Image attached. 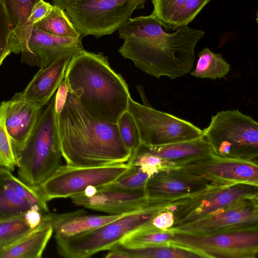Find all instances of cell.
I'll use <instances>...</instances> for the list:
<instances>
[{
    "label": "cell",
    "mask_w": 258,
    "mask_h": 258,
    "mask_svg": "<svg viewBox=\"0 0 258 258\" xmlns=\"http://www.w3.org/2000/svg\"><path fill=\"white\" fill-rule=\"evenodd\" d=\"M215 183H219L177 167H166L149 178L145 189L148 200L172 201L195 195Z\"/></svg>",
    "instance_id": "obj_15"
},
{
    "label": "cell",
    "mask_w": 258,
    "mask_h": 258,
    "mask_svg": "<svg viewBox=\"0 0 258 258\" xmlns=\"http://www.w3.org/2000/svg\"><path fill=\"white\" fill-rule=\"evenodd\" d=\"M146 0H80L66 13L82 37L110 35L144 8Z\"/></svg>",
    "instance_id": "obj_7"
},
{
    "label": "cell",
    "mask_w": 258,
    "mask_h": 258,
    "mask_svg": "<svg viewBox=\"0 0 258 258\" xmlns=\"http://www.w3.org/2000/svg\"><path fill=\"white\" fill-rule=\"evenodd\" d=\"M202 137L218 156L258 163V123L238 109L213 115Z\"/></svg>",
    "instance_id": "obj_6"
},
{
    "label": "cell",
    "mask_w": 258,
    "mask_h": 258,
    "mask_svg": "<svg viewBox=\"0 0 258 258\" xmlns=\"http://www.w3.org/2000/svg\"><path fill=\"white\" fill-rule=\"evenodd\" d=\"M166 167H177L223 184L249 183L258 185V163L215 155L184 160Z\"/></svg>",
    "instance_id": "obj_13"
},
{
    "label": "cell",
    "mask_w": 258,
    "mask_h": 258,
    "mask_svg": "<svg viewBox=\"0 0 258 258\" xmlns=\"http://www.w3.org/2000/svg\"><path fill=\"white\" fill-rule=\"evenodd\" d=\"M116 123L123 144L132 153L141 144L139 130L133 116L127 110L121 114Z\"/></svg>",
    "instance_id": "obj_32"
},
{
    "label": "cell",
    "mask_w": 258,
    "mask_h": 258,
    "mask_svg": "<svg viewBox=\"0 0 258 258\" xmlns=\"http://www.w3.org/2000/svg\"><path fill=\"white\" fill-rule=\"evenodd\" d=\"M12 171L0 167V220L19 217L30 210H38L43 214L49 213L46 201L33 188Z\"/></svg>",
    "instance_id": "obj_16"
},
{
    "label": "cell",
    "mask_w": 258,
    "mask_h": 258,
    "mask_svg": "<svg viewBox=\"0 0 258 258\" xmlns=\"http://www.w3.org/2000/svg\"><path fill=\"white\" fill-rule=\"evenodd\" d=\"M174 221V216L172 212L163 210L153 218L151 224L159 229L166 231L173 226Z\"/></svg>",
    "instance_id": "obj_36"
},
{
    "label": "cell",
    "mask_w": 258,
    "mask_h": 258,
    "mask_svg": "<svg viewBox=\"0 0 258 258\" xmlns=\"http://www.w3.org/2000/svg\"><path fill=\"white\" fill-rule=\"evenodd\" d=\"M126 214L92 215L81 209L61 214L49 213L48 216L55 237H65L75 236L98 228Z\"/></svg>",
    "instance_id": "obj_21"
},
{
    "label": "cell",
    "mask_w": 258,
    "mask_h": 258,
    "mask_svg": "<svg viewBox=\"0 0 258 258\" xmlns=\"http://www.w3.org/2000/svg\"><path fill=\"white\" fill-rule=\"evenodd\" d=\"M120 54L157 79L180 78L191 71L195 47L205 32L165 23L151 14L130 18L118 29Z\"/></svg>",
    "instance_id": "obj_1"
},
{
    "label": "cell",
    "mask_w": 258,
    "mask_h": 258,
    "mask_svg": "<svg viewBox=\"0 0 258 258\" xmlns=\"http://www.w3.org/2000/svg\"><path fill=\"white\" fill-rule=\"evenodd\" d=\"M128 167L125 163L95 167L60 165L37 189L47 202L70 198L82 192L88 187H99L112 183Z\"/></svg>",
    "instance_id": "obj_11"
},
{
    "label": "cell",
    "mask_w": 258,
    "mask_h": 258,
    "mask_svg": "<svg viewBox=\"0 0 258 258\" xmlns=\"http://www.w3.org/2000/svg\"><path fill=\"white\" fill-rule=\"evenodd\" d=\"M33 27L60 37L78 38L82 36L71 23L66 12L54 6L50 14L36 23Z\"/></svg>",
    "instance_id": "obj_27"
},
{
    "label": "cell",
    "mask_w": 258,
    "mask_h": 258,
    "mask_svg": "<svg viewBox=\"0 0 258 258\" xmlns=\"http://www.w3.org/2000/svg\"><path fill=\"white\" fill-rule=\"evenodd\" d=\"M169 202L149 200L144 207L98 228L71 237H55L58 254L65 258H87L109 250L131 233L151 224Z\"/></svg>",
    "instance_id": "obj_5"
},
{
    "label": "cell",
    "mask_w": 258,
    "mask_h": 258,
    "mask_svg": "<svg viewBox=\"0 0 258 258\" xmlns=\"http://www.w3.org/2000/svg\"><path fill=\"white\" fill-rule=\"evenodd\" d=\"M64 79L69 92L94 118L116 123L127 110L131 97L128 85L102 53L84 49L75 55L67 67Z\"/></svg>",
    "instance_id": "obj_3"
},
{
    "label": "cell",
    "mask_w": 258,
    "mask_h": 258,
    "mask_svg": "<svg viewBox=\"0 0 258 258\" xmlns=\"http://www.w3.org/2000/svg\"><path fill=\"white\" fill-rule=\"evenodd\" d=\"M127 111L138 126L141 143L150 146L192 140L203 131L191 122L168 113L128 100Z\"/></svg>",
    "instance_id": "obj_10"
},
{
    "label": "cell",
    "mask_w": 258,
    "mask_h": 258,
    "mask_svg": "<svg viewBox=\"0 0 258 258\" xmlns=\"http://www.w3.org/2000/svg\"><path fill=\"white\" fill-rule=\"evenodd\" d=\"M168 243L195 251L202 258H256L258 229L206 235L172 232Z\"/></svg>",
    "instance_id": "obj_9"
},
{
    "label": "cell",
    "mask_w": 258,
    "mask_h": 258,
    "mask_svg": "<svg viewBox=\"0 0 258 258\" xmlns=\"http://www.w3.org/2000/svg\"><path fill=\"white\" fill-rule=\"evenodd\" d=\"M113 247L123 253L126 258L202 257L200 254L194 251L169 243L156 244L137 248H127L118 243Z\"/></svg>",
    "instance_id": "obj_25"
},
{
    "label": "cell",
    "mask_w": 258,
    "mask_h": 258,
    "mask_svg": "<svg viewBox=\"0 0 258 258\" xmlns=\"http://www.w3.org/2000/svg\"><path fill=\"white\" fill-rule=\"evenodd\" d=\"M127 164L138 166L151 176L168 164V162L146 151L141 144L137 150L131 153Z\"/></svg>",
    "instance_id": "obj_33"
},
{
    "label": "cell",
    "mask_w": 258,
    "mask_h": 258,
    "mask_svg": "<svg viewBox=\"0 0 258 258\" xmlns=\"http://www.w3.org/2000/svg\"><path fill=\"white\" fill-rule=\"evenodd\" d=\"M12 52L21 53L20 45L12 29L3 0H0V66Z\"/></svg>",
    "instance_id": "obj_29"
},
{
    "label": "cell",
    "mask_w": 258,
    "mask_h": 258,
    "mask_svg": "<svg viewBox=\"0 0 258 258\" xmlns=\"http://www.w3.org/2000/svg\"><path fill=\"white\" fill-rule=\"evenodd\" d=\"M75 205L109 215H121L141 209L149 203L145 189H125L107 184L89 186L70 197Z\"/></svg>",
    "instance_id": "obj_14"
},
{
    "label": "cell",
    "mask_w": 258,
    "mask_h": 258,
    "mask_svg": "<svg viewBox=\"0 0 258 258\" xmlns=\"http://www.w3.org/2000/svg\"><path fill=\"white\" fill-rule=\"evenodd\" d=\"M129 166V165H128ZM151 175L138 166H129L128 169L111 186L128 190L145 188L148 180Z\"/></svg>",
    "instance_id": "obj_34"
},
{
    "label": "cell",
    "mask_w": 258,
    "mask_h": 258,
    "mask_svg": "<svg viewBox=\"0 0 258 258\" xmlns=\"http://www.w3.org/2000/svg\"><path fill=\"white\" fill-rule=\"evenodd\" d=\"M57 128L61 156L68 165L105 166L125 163L131 157L117 123L92 117L70 92L57 114Z\"/></svg>",
    "instance_id": "obj_2"
},
{
    "label": "cell",
    "mask_w": 258,
    "mask_h": 258,
    "mask_svg": "<svg viewBox=\"0 0 258 258\" xmlns=\"http://www.w3.org/2000/svg\"><path fill=\"white\" fill-rule=\"evenodd\" d=\"M172 235V232L159 229L150 224L128 234L119 243L127 248L166 244Z\"/></svg>",
    "instance_id": "obj_28"
},
{
    "label": "cell",
    "mask_w": 258,
    "mask_h": 258,
    "mask_svg": "<svg viewBox=\"0 0 258 258\" xmlns=\"http://www.w3.org/2000/svg\"><path fill=\"white\" fill-rule=\"evenodd\" d=\"M211 1L152 0V14L168 24L187 25Z\"/></svg>",
    "instance_id": "obj_23"
},
{
    "label": "cell",
    "mask_w": 258,
    "mask_h": 258,
    "mask_svg": "<svg viewBox=\"0 0 258 258\" xmlns=\"http://www.w3.org/2000/svg\"><path fill=\"white\" fill-rule=\"evenodd\" d=\"M141 144L148 152L167 161L168 164L165 167L213 153L209 145L203 137L161 146H150Z\"/></svg>",
    "instance_id": "obj_24"
},
{
    "label": "cell",
    "mask_w": 258,
    "mask_h": 258,
    "mask_svg": "<svg viewBox=\"0 0 258 258\" xmlns=\"http://www.w3.org/2000/svg\"><path fill=\"white\" fill-rule=\"evenodd\" d=\"M53 6L43 0H40L33 7L29 19V22L33 26L47 16L51 12Z\"/></svg>",
    "instance_id": "obj_35"
},
{
    "label": "cell",
    "mask_w": 258,
    "mask_h": 258,
    "mask_svg": "<svg viewBox=\"0 0 258 258\" xmlns=\"http://www.w3.org/2000/svg\"><path fill=\"white\" fill-rule=\"evenodd\" d=\"M48 214L44 216L36 228L4 247L0 252V258L41 257L53 232Z\"/></svg>",
    "instance_id": "obj_22"
},
{
    "label": "cell",
    "mask_w": 258,
    "mask_h": 258,
    "mask_svg": "<svg viewBox=\"0 0 258 258\" xmlns=\"http://www.w3.org/2000/svg\"><path fill=\"white\" fill-rule=\"evenodd\" d=\"M74 56H63L49 67L40 69L21 93L22 97L41 107L45 106L64 79L67 67Z\"/></svg>",
    "instance_id": "obj_19"
},
{
    "label": "cell",
    "mask_w": 258,
    "mask_h": 258,
    "mask_svg": "<svg viewBox=\"0 0 258 258\" xmlns=\"http://www.w3.org/2000/svg\"><path fill=\"white\" fill-rule=\"evenodd\" d=\"M69 92V87L64 78L59 84L57 92L55 94V109L57 114L60 112L63 108Z\"/></svg>",
    "instance_id": "obj_37"
},
{
    "label": "cell",
    "mask_w": 258,
    "mask_h": 258,
    "mask_svg": "<svg viewBox=\"0 0 258 258\" xmlns=\"http://www.w3.org/2000/svg\"><path fill=\"white\" fill-rule=\"evenodd\" d=\"M80 0H52L54 6L62 10H66L74 7Z\"/></svg>",
    "instance_id": "obj_38"
},
{
    "label": "cell",
    "mask_w": 258,
    "mask_h": 258,
    "mask_svg": "<svg viewBox=\"0 0 258 258\" xmlns=\"http://www.w3.org/2000/svg\"><path fill=\"white\" fill-rule=\"evenodd\" d=\"M257 197L256 185L215 183L195 195L169 205L166 210L172 212L175 218L173 226L169 229L206 217L240 200Z\"/></svg>",
    "instance_id": "obj_8"
},
{
    "label": "cell",
    "mask_w": 258,
    "mask_h": 258,
    "mask_svg": "<svg viewBox=\"0 0 258 258\" xmlns=\"http://www.w3.org/2000/svg\"><path fill=\"white\" fill-rule=\"evenodd\" d=\"M254 229H258V197L240 200L206 217L167 230L206 235Z\"/></svg>",
    "instance_id": "obj_12"
},
{
    "label": "cell",
    "mask_w": 258,
    "mask_h": 258,
    "mask_svg": "<svg viewBox=\"0 0 258 258\" xmlns=\"http://www.w3.org/2000/svg\"><path fill=\"white\" fill-rule=\"evenodd\" d=\"M15 150L5 122V101L0 104V167L13 171L16 166Z\"/></svg>",
    "instance_id": "obj_31"
},
{
    "label": "cell",
    "mask_w": 258,
    "mask_h": 258,
    "mask_svg": "<svg viewBox=\"0 0 258 258\" xmlns=\"http://www.w3.org/2000/svg\"><path fill=\"white\" fill-rule=\"evenodd\" d=\"M230 68L220 53L206 47L199 53L196 68L189 74L196 78L216 80L225 78Z\"/></svg>",
    "instance_id": "obj_26"
},
{
    "label": "cell",
    "mask_w": 258,
    "mask_h": 258,
    "mask_svg": "<svg viewBox=\"0 0 258 258\" xmlns=\"http://www.w3.org/2000/svg\"><path fill=\"white\" fill-rule=\"evenodd\" d=\"M15 154L18 178L35 188L60 165L61 154L55 95L42 107L31 133Z\"/></svg>",
    "instance_id": "obj_4"
},
{
    "label": "cell",
    "mask_w": 258,
    "mask_h": 258,
    "mask_svg": "<svg viewBox=\"0 0 258 258\" xmlns=\"http://www.w3.org/2000/svg\"><path fill=\"white\" fill-rule=\"evenodd\" d=\"M82 37H58L33 27L28 46L40 69H43L63 56L83 51Z\"/></svg>",
    "instance_id": "obj_18"
},
{
    "label": "cell",
    "mask_w": 258,
    "mask_h": 258,
    "mask_svg": "<svg viewBox=\"0 0 258 258\" xmlns=\"http://www.w3.org/2000/svg\"><path fill=\"white\" fill-rule=\"evenodd\" d=\"M33 230L22 216L0 220V247L6 246Z\"/></svg>",
    "instance_id": "obj_30"
},
{
    "label": "cell",
    "mask_w": 258,
    "mask_h": 258,
    "mask_svg": "<svg viewBox=\"0 0 258 258\" xmlns=\"http://www.w3.org/2000/svg\"><path fill=\"white\" fill-rule=\"evenodd\" d=\"M43 107L26 100L21 93L5 101V122L15 152L22 148Z\"/></svg>",
    "instance_id": "obj_17"
},
{
    "label": "cell",
    "mask_w": 258,
    "mask_h": 258,
    "mask_svg": "<svg viewBox=\"0 0 258 258\" xmlns=\"http://www.w3.org/2000/svg\"><path fill=\"white\" fill-rule=\"evenodd\" d=\"M40 1L3 0L12 29L20 43L22 62L37 67L38 64L28 46L33 27L29 19L33 7Z\"/></svg>",
    "instance_id": "obj_20"
}]
</instances>
